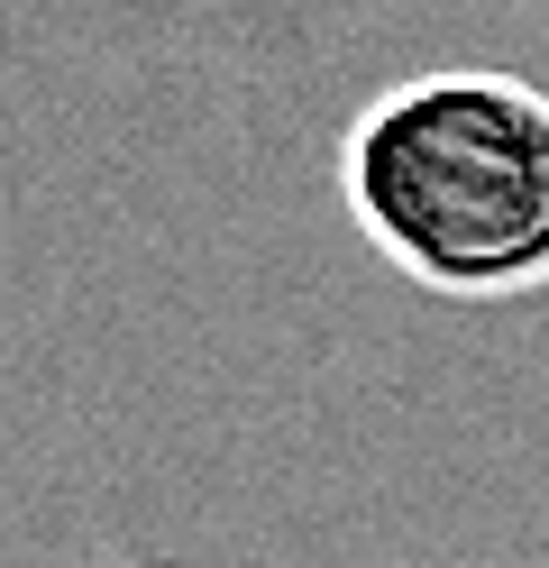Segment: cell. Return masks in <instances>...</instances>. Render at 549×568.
Here are the masks:
<instances>
[{"instance_id": "cell-1", "label": "cell", "mask_w": 549, "mask_h": 568, "mask_svg": "<svg viewBox=\"0 0 549 568\" xmlns=\"http://www.w3.org/2000/svg\"><path fill=\"white\" fill-rule=\"evenodd\" d=\"M357 239L449 303L549 284V92L495 64H449L366 101L339 148Z\"/></svg>"}]
</instances>
